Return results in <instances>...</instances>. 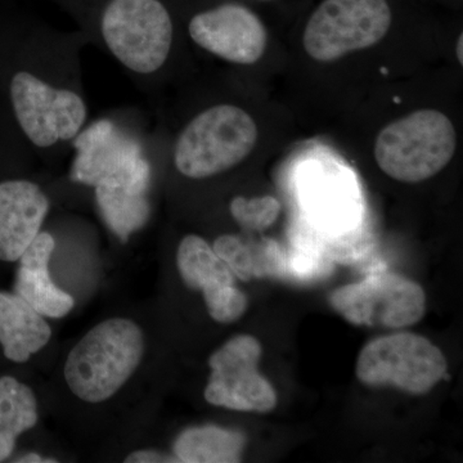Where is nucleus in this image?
<instances>
[{
	"mask_svg": "<svg viewBox=\"0 0 463 463\" xmlns=\"http://www.w3.org/2000/svg\"><path fill=\"white\" fill-rule=\"evenodd\" d=\"M147 347L138 322L118 316L103 319L67 353L62 370L67 389L81 403H108L138 373Z\"/></svg>",
	"mask_w": 463,
	"mask_h": 463,
	"instance_id": "f257e3e1",
	"label": "nucleus"
},
{
	"mask_svg": "<svg viewBox=\"0 0 463 463\" xmlns=\"http://www.w3.org/2000/svg\"><path fill=\"white\" fill-rule=\"evenodd\" d=\"M456 147V129L449 118L437 109H420L381 130L374 157L390 178L420 183L441 172Z\"/></svg>",
	"mask_w": 463,
	"mask_h": 463,
	"instance_id": "f03ea898",
	"label": "nucleus"
},
{
	"mask_svg": "<svg viewBox=\"0 0 463 463\" xmlns=\"http://www.w3.org/2000/svg\"><path fill=\"white\" fill-rule=\"evenodd\" d=\"M257 141L258 127L248 112L237 106H214L183 130L174 149V163L188 178H209L239 165Z\"/></svg>",
	"mask_w": 463,
	"mask_h": 463,
	"instance_id": "7ed1b4c3",
	"label": "nucleus"
},
{
	"mask_svg": "<svg viewBox=\"0 0 463 463\" xmlns=\"http://www.w3.org/2000/svg\"><path fill=\"white\" fill-rule=\"evenodd\" d=\"M447 359L420 335H389L373 340L359 353L355 373L370 388H394L412 395L430 392L446 377Z\"/></svg>",
	"mask_w": 463,
	"mask_h": 463,
	"instance_id": "20e7f679",
	"label": "nucleus"
},
{
	"mask_svg": "<svg viewBox=\"0 0 463 463\" xmlns=\"http://www.w3.org/2000/svg\"><path fill=\"white\" fill-rule=\"evenodd\" d=\"M109 50L124 66L151 74L165 63L173 23L160 0H112L102 18Z\"/></svg>",
	"mask_w": 463,
	"mask_h": 463,
	"instance_id": "39448f33",
	"label": "nucleus"
},
{
	"mask_svg": "<svg viewBox=\"0 0 463 463\" xmlns=\"http://www.w3.org/2000/svg\"><path fill=\"white\" fill-rule=\"evenodd\" d=\"M392 25L386 0H325L304 30L307 53L331 62L383 41Z\"/></svg>",
	"mask_w": 463,
	"mask_h": 463,
	"instance_id": "423d86ee",
	"label": "nucleus"
},
{
	"mask_svg": "<svg viewBox=\"0 0 463 463\" xmlns=\"http://www.w3.org/2000/svg\"><path fill=\"white\" fill-rule=\"evenodd\" d=\"M330 306L355 326L403 328L426 312L425 291L419 283L392 273L373 274L331 292Z\"/></svg>",
	"mask_w": 463,
	"mask_h": 463,
	"instance_id": "0eeeda50",
	"label": "nucleus"
},
{
	"mask_svg": "<svg viewBox=\"0 0 463 463\" xmlns=\"http://www.w3.org/2000/svg\"><path fill=\"white\" fill-rule=\"evenodd\" d=\"M261 344L250 335H239L209 358L207 403L240 412H272L277 392L258 370Z\"/></svg>",
	"mask_w": 463,
	"mask_h": 463,
	"instance_id": "6e6552de",
	"label": "nucleus"
},
{
	"mask_svg": "<svg viewBox=\"0 0 463 463\" xmlns=\"http://www.w3.org/2000/svg\"><path fill=\"white\" fill-rule=\"evenodd\" d=\"M72 178L93 185L123 187L133 194H145L149 181V166L138 146L115 129L109 120L93 124L78 137Z\"/></svg>",
	"mask_w": 463,
	"mask_h": 463,
	"instance_id": "1a4fd4ad",
	"label": "nucleus"
},
{
	"mask_svg": "<svg viewBox=\"0 0 463 463\" xmlns=\"http://www.w3.org/2000/svg\"><path fill=\"white\" fill-rule=\"evenodd\" d=\"M11 97L18 123L38 147L74 138L87 118L80 96L51 87L29 72L12 79Z\"/></svg>",
	"mask_w": 463,
	"mask_h": 463,
	"instance_id": "9d476101",
	"label": "nucleus"
},
{
	"mask_svg": "<svg viewBox=\"0 0 463 463\" xmlns=\"http://www.w3.org/2000/svg\"><path fill=\"white\" fill-rule=\"evenodd\" d=\"M176 267L184 285L201 291L206 309L215 322L230 325L248 310L246 295L236 286V277L203 237L188 234L176 251Z\"/></svg>",
	"mask_w": 463,
	"mask_h": 463,
	"instance_id": "9b49d317",
	"label": "nucleus"
},
{
	"mask_svg": "<svg viewBox=\"0 0 463 463\" xmlns=\"http://www.w3.org/2000/svg\"><path fill=\"white\" fill-rule=\"evenodd\" d=\"M191 38L201 48L239 65L263 56L267 30L260 18L240 5H224L192 18Z\"/></svg>",
	"mask_w": 463,
	"mask_h": 463,
	"instance_id": "f8f14e48",
	"label": "nucleus"
},
{
	"mask_svg": "<svg viewBox=\"0 0 463 463\" xmlns=\"http://www.w3.org/2000/svg\"><path fill=\"white\" fill-rule=\"evenodd\" d=\"M50 200L38 184L24 179L0 183V261L17 263L42 232Z\"/></svg>",
	"mask_w": 463,
	"mask_h": 463,
	"instance_id": "ddd939ff",
	"label": "nucleus"
},
{
	"mask_svg": "<svg viewBox=\"0 0 463 463\" xmlns=\"http://www.w3.org/2000/svg\"><path fill=\"white\" fill-rule=\"evenodd\" d=\"M56 241L41 232L17 260L14 292L45 318H63L74 309L75 298L51 279L50 261Z\"/></svg>",
	"mask_w": 463,
	"mask_h": 463,
	"instance_id": "4468645a",
	"label": "nucleus"
},
{
	"mask_svg": "<svg viewBox=\"0 0 463 463\" xmlns=\"http://www.w3.org/2000/svg\"><path fill=\"white\" fill-rule=\"evenodd\" d=\"M52 335L45 317L20 295L0 291V347L9 362L26 364L50 344Z\"/></svg>",
	"mask_w": 463,
	"mask_h": 463,
	"instance_id": "2eb2a0df",
	"label": "nucleus"
},
{
	"mask_svg": "<svg viewBox=\"0 0 463 463\" xmlns=\"http://www.w3.org/2000/svg\"><path fill=\"white\" fill-rule=\"evenodd\" d=\"M307 212L323 227L345 228L355 216V192L343 174L334 170L309 172L303 182Z\"/></svg>",
	"mask_w": 463,
	"mask_h": 463,
	"instance_id": "dca6fc26",
	"label": "nucleus"
},
{
	"mask_svg": "<svg viewBox=\"0 0 463 463\" xmlns=\"http://www.w3.org/2000/svg\"><path fill=\"white\" fill-rule=\"evenodd\" d=\"M218 255L243 282L279 276L285 272V255L272 240L249 241L233 234H223L213 245Z\"/></svg>",
	"mask_w": 463,
	"mask_h": 463,
	"instance_id": "f3484780",
	"label": "nucleus"
},
{
	"mask_svg": "<svg viewBox=\"0 0 463 463\" xmlns=\"http://www.w3.org/2000/svg\"><path fill=\"white\" fill-rule=\"evenodd\" d=\"M38 421L39 405L33 390L11 374L0 376V463L14 456L18 439Z\"/></svg>",
	"mask_w": 463,
	"mask_h": 463,
	"instance_id": "a211bd4d",
	"label": "nucleus"
},
{
	"mask_svg": "<svg viewBox=\"0 0 463 463\" xmlns=\"http://www.w3.org/2000/svg\"><path fill=\"white\" fill-rule=\"evenodd\" d=\"M246 439L239 431L218 426L187 429L174 443V457L182 463H236L242 458Z\"/></svg>",
	"mask_w": 463,
	"mask_h": 463,
	"instance_id": "6ab92c4d",
	"label": "nucleus"
},
{
	"mask_svg": "<svg viewBox=\"0 0 463 463\" xmlns=\"http://www.w3.org/2000/svg\"><path fill=\"white\" fill-rule=\"evenodd\" d=\"M96 197L106 223L123 241L147 222L149 206L145 194H133L123 187L97 185Z\"/></svg>",
	"mask_w": 463,
	"mask_h": 463,
	"instance_id": "aec40b11",
	"label": "nucleus"
},
{
	"mask_svg": "<svg viewBox=\"0 0 463 463\" xmlns=\"http://www.w3.org/2000/svg\"><path fill=\"white\" fill-rule=\"evenodd\" d=\"M231 214L246 231L261 232L268 230L279 218L281 203L272 196L234 197L231 203Z\"/></svg>",
	"mask_w": 463,
	"mask_h": 463,
	"instance_id": "412c9836",
	"label": "nucleus"
},
{
	"mask_svg": "<svg viewBox=\"0 0 463 463\" xmlns=\"http://www.w3.org/2000/svg\"><path fill=\"white\" fill-rule=\"evenodd\" d=\"M125 462L128 463H163V462H178L175 457L164 455L154 449H139L134 450L125 457Z\"/></svg>",
	"mask_w": 463,
	"mask_h": 463,
	"instance_id": "4be33fe9",
	"label": "nucleus"
},
{
	"mask_svg": "<svg viewBox=\"0 0 463 463\" xmlns=\"http://www.w3.org/2000/svg\"><path fill=\"white\" fill-rule=\"evenodd\" d=\"M16 463H56L57 459L52 457H44L38 453H27V455L20 456L17 459H14Z\"/></svg>",
	"mask_w": 463,
	"mask_h": 463,
	"instance_id": "5701e85b",
	"label": "nucleus"
},
{
	"mask_svg": "<svg viewBox=\"0 0 463 463\" xmlns=\"http://www.w3.org/2000/svg\"><path fill=\"white\" fill-rule=\"evenodd\" d=\"M463 35H459L458 39V44H457V57H458L459 62H463V56H462V43Z\"/></svg>",
	"mask_w": 463,
	"mask_h": 463,
	"instance_id": "b1692460",
	"label": "nucleus"
}]
</instances>
